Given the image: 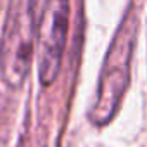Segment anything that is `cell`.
I'll return each mask as SVG.
<instances>
[{"mask_svg": "<svg viewBox=\"0 0 147 147\" xmlns=\"http://www.w3.org/2000/svg\"><path fill=\"white\" fill-rule=\"evenodd\" d=\"M137 36V18L135 12L130 11L118 28L114 40L107 50L104 59V66L100 71V80L97 85V94L88 111V119L95 126L107 125L123 99V94L128 87L130 80V61L135 47Z\"/></svg>", "mask_w": 147, "mask_h": 147, "instance_id": "cell-1", "label": "cell"}, {"mask_svg": "<svg viewBox=\"0 0 147 147\" xmlns=\"http://www.w3.org/2000/svg\"><path fill=\"white\" fill-rule=\"evenodd\" d=\"M36 0H9L2 40H0V71L11 88L24 83L31 66L36 36Z\"/></svg>", "mask_w": 147, "mask_h": 147, "instance_id": "cell-2", "label": "cell"}, {"mask_svg": "<svg viewBox=\"0 0 147 147\" xmlns=\"http://www.w3.org/2000/svg\"><path fill=\"white\" fill-rule=\"evenodd\" d=\"M69 0H47L38 28V76L43 87L55 82L66 49Z\"/></svg>", "mask_w": 147, "mask_h": 147, "instance_id": "cell-3", "label": "cell"}]
</instances>
